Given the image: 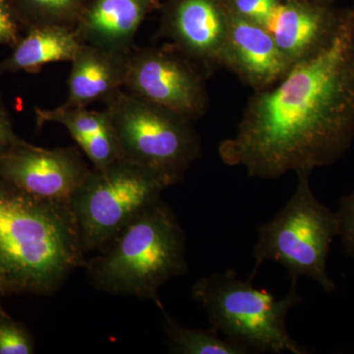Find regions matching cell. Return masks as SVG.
I'll use <instances>...</instances> for the list:
<instances>
[{
	"label": "cell",
	"mask_w": 354,
	"mask_h": 354,
	"mask_svg": "<svg viewBox=\"0 0 354 354\" xmlns=\"http://www.w3.org/2000/svg\"><path fill=\"white\" fill-rule=\"evenodd\" d=\"M37 124L43 127L46 123H59L66 128L81 151L90 140L111 125L108 111H92L87 108H64L59 106L53 109L37 108Z\"/></svg>",
	"instance_id": "cell-18"
},
{
	"label": "cell",
	"mask_w": 354,
	"mask_h": 354,
	"mask_svg": "<svg viewBox=\"0 0 354 354\" xmlns=\"http://www.w3.org/2000/svg\"><path fill=\"white\" fill-rule=\"evenodd\" d=\"M253 279L239 278L232 270L216 272L198 279L191 295L206 311L211 328L250 353H308L286 328L288 312L301 300L297 279H291L286 297L277 299L256 288Z\"/></svg>",
	"instance_id": "cell-4"
},
{
	"label": "cell",
	"mask_w": 354,
	"mask_h": 354,
	"mask_svg": "<svg viewBox=\"0 0 354 354\" xmlns=\"http://www.w3.org/2000/svg\"><path fill=\"white\" fill-rule=\"evenodd\" d=\"M34 353V342L21 326L0 314V354Z\"/></svg>",
	"instance_id": "cell-20"
},
{
	"label": "cell",
	"mask_w": 354,
	"mask_h": 354,
	"mask_svg": "<svg viewBox=\"0 0 354 354\" xmlns=\"http://www.w3.org/2000/svg\"><path fill=\"white\" fill-rule=\"evenodd\" d=\"M310 174H297V185L290 201L258 230L253 250L255 267L250 274L255 277L266 261H274L286 268L291 279L306 277L330 292L335 286L328 276L327 259L339 235V223L335 213L312 192Z\"/></svg>",
	"instance_id": "cell-6"
},
{
	"label": "cell",
	"mask_w": 354,
	"mask_h": 354,
	"mask_svg": "<svg viewBox=\"0 0 354 354\" xmlns=\"http://www.w3.org/2000/svg\"><path fill=\"white\" fill-rule=\"evenodd\" d=\"M346 7L283 0L267 30L291 64L313 57L334 39Z\"/></svg>",
	"instance_id": "cell-12"
},
{
	"label": "cell",
	"mask_w": 354,
	"mask_h": 354,
	"mask_svg": "<svg viewBox=\"0 0 354 354\" xmlns=\"http://www.w3.org/2000/svg\"><path fill=\"white\" fill-rule=\"evenodd\" d=\"M0 314H4L3 311H2L1 307H0Z\"/></svg>",
	"instance_id": "cell-25"
},
{
	"label": "cell",
	"mask_w": 354,
	"mask_h": 354,
	"mask_svg": "<svg viewBox=\"0 0 354 354\" xmlns=\"http://www.w3.org/2000/svg\"><path fill=\"white\" fill-rule=\"evenodd\" d=\"M81 152L22 141L0 153V179L32 196L70 201L91 171Z\"/></svg>",
	"instance_id": "cell-9"
},
{
	"label": "cell",
	"mask_w": 354,
	"mask_h": 354,
	"mask_svg": "<svg viewBox=\"0 0 354 354\" xmlns=\"http://www.w3.org/2000/svg\"><path fill=\"white\" fill-rule=\"evenodd\" d=\"M81 44L73 29L58 26L31 28L14 46L12 53L0 62V73H38L44 65L71 62Z\"/></svg>",
	"instance_id": "cell-15"
},
{
	"label": "cell",
	"mask_w": 354,
	"mask_h": 354,
	"mask_svg": "<svg viewBox=\"0 0 354 354\" xmlns=\"http://www.w3.org/2000/svg\"><path fill=\"white\" fill-rule=\"evenodd\" d=\"M335 216L344 252L354 256V192L342 197Z\"/></svg>",
	"instance_id": "cell-22"
},
{
	"label": "cell",
	"mask_w": 354,
	"mask_h": 354,
	"mask_svg": "<svg viewBox=\"0 0 354 354\" xmlns=\"http://www.w3.org/2000/svg\"><path fill=\"white\" fill-rule=\"evenodd\" d=\"M206 79L196 64L167 43L133 48L123 88L194 122L208 109Z\"/></svg>",
	"instance_id": "cell-8"
},
{
	"label": "cell",
	"mask_w": 354,
	"mask_h": 354,
	"mask_svg": "<svg viewBox=\"0 0 354 354\" xmlns=\"http://www.w3.org/2000/svg\"><path fill=\"white\" fill-rule=\"evenodd\" d=\"M292 66L267 28L230 15L221 67L260 92L278 83Z\"/></svg>",
	"instance_id": "cell-11"
},
{
	"label": "cell",
	"mask_w": 354,
	"mask_h": 354,
	"mask_svg": "<svg viewBox=\"0 0 354 354\" xmlns=\"http://www.w3.org/2000/svg\"><path fill=\"white\" fill-rule=\"evenodd\" d=\"M84 267L97 290L152 300L162 311L160 288L188 271L185 234L176 214L160 199L135 216Z\"/></svg>",
	"instance_id": "cell-3"
},
{
	"label": "cell",
	"mask_w": 354,
	"mask_h": 354,
	"mask_svg": "<svg viewBox=\"0 0 354 354\" xmlns=\"http://www.w3.org/2000/svg\"><path fill=\"white\" fill-rule=\"evenodd\" d=\"M299 2H309V3L316 4H335L337 0H295Z\"/></svg>",
	"instance_id": "cell-24"
},
{
	"label": "cell",
	"mask_w": 354,
	"mask_h": 354,
	"mask_svg": "<svg viewBox=\"0 0 354 354\" xmlns=\"http://www.w3.org/2000/svg\"><path fill=\"white\" fill-rule=\"evenodd\" d=\"M162 4V0H93L73 30L81 44L131 53L139 28Z\"/></svg>",
	"instance_id": "cell-13"
},
{
	"label": "cell",
	"mask_w": 354,
	"mask_h": 354,
	"mask_svg": "<svg viewBox=\"0 0 354 354\" xmlns=\"http://www.w3.org/2000/svg\"><path fill=\"white\" fill-rule=\"evenodd\" d=\"M24 29L11 0H0V46L14 48Z\"/></svg>",
	"instance_id": "cell-21"
},
{
	"label": "cell",
	"mask_w": 354,
	"mask_h": 354,
	"mask_svg": "<svg viewBox=\"0 0 354 354\" xmlns=\"http://www.w3.org/2000/svg\"><path fill=\"white\" fill-rule=\"evenodd\" d=\"M122 158L162 177L169 186L183 180L201 157L192 121L120 88L104 102Z\"/></svg>",
	"instance_id": "cell-5"
},
{
	"label": "cell",
	"mask_w": 354,
	"mask_h": 354,
	"mask_svg": "<svg viewBox=\"0 0 354 354\" xmlns=\"http://www.w3.org/2000/svg\"><path fill=\"white\" fill-rule=\"evenodd\" d=\"M130 53L82 44L71 62L64 108H88L124 88Z\"/></svg>",
	"instance_id": "cell-14"
},
{
	"label": "cell",
	"mask_w": 354,
	"mask_h": 354,
	"mask_svg": "<svg viewBox=\"0 0 354 354\" xmlns=\"http://www.w3.org/2000/svg\"><path fill=\"white\" fill-rule=\"evenodd\" d=\"M283 0H225L228 12L234 17L267 27Z\"/></svg>",
	"instance_id": "cell-19"
},
{
	"label": "cell",
	"mask_w": 354,
	"mask_h": 354,
	"mask_svg": "<svg viewBox=\"0 0 354 354\" xmlns=\"http://www.w3.org/2000/svg\"><path fill=\"white\" fill-rule=\"evenodd\" d=\"M22 141L14 132L8 111L0 97V153L6 152L11 147L17 145Z\"/></svg>",
	"instance_id": "cell-23"
},
{
	"label": "cell",
	"mask_w": 354,
	"mask_h": 354,
	"mask_svg": "<svg viewBox=\"0 0 354 354\" xmlns=\"http://www.w3.org/2000/svg\"><path fill=\"white\" fill-rule=\"evenodd\" d=\"M169 187L162 177L127 158L92 167L70 199L85 253L104 249Z\"/></svg>",
	"instance_id": "cell-7"
},
{
	"label": "cell",
	"mask_w": 354,
	"mask_h": 354,
	"mask_svg": "<svg viewBox=\"0 0 354 354\" xmlns=\"http://www.w3.org/2000/svg\"><path fill=\"white\" fill-rule=\"evenodd\" d=\"M25 31L58 26L74 29L93 0H11Z\"/></svg>",
	"instance_id": "cell-17"
},
{
	"label": "cell",
	"mask_w": 354,
	"mask_h": 354,
	"mask_svg": "<svg viewBox=\"0 0 354 354\" xmlns=\"http://www.w3.org/2000/svg\"><path fill=\"white\" fill-rule=\"evenodd\" d=\"M158 36L211 75L221 67L230 27L225 0H162Z\"/></svg>",
	"instance_id": "cell-10"
},
{
	"label": "cell",
	"mask_w": 354,
	"mask_h": 354,
	"mask_svg": "<svg viewBox=\"0 0 354 354\" xmlns=\"http://www.w3.org/2000/svg\"><path fill=\"white\" fill-rule=\"evenodd\" d=\"M85 255L70 201L32 196L0 179V292L53 295Z\"/></svg>",
	"instance_id": "cell-2"
},
{
	"label": "cell",
	"mask_w": 354,
	"mask_h": 354,
	"mask_svg": "<svg viewBox=\"0 0 354 354\" xmlns=\"http://www.w3.org/2000/svg\"><path fill=\"white\" fill-rule=\"evenodd\" d=\"M164 329L169 353L174 354H247L244 346L230 341L213 328L208 330L190 329L176 322L162 310Z\"/></svg>",
	"instance_id": "cell-16"
},
{
	"label": "cell",
	"mask_w": 354,
	"mask_h": 354,
	"mask_svg": "<svg viewBox=\"0 0 354 354\" xmlns=\"http://www.w3.org/2000/svg\"><path fill=\"white\" fill-rule=\"evenodd\" d=\"M353 140L354 2L326 48L271 88L254 92L218 156L248 176L277 179L335 164Z\"/></svg>",
	"instance_id": "cell-1"
}]
</instances>
